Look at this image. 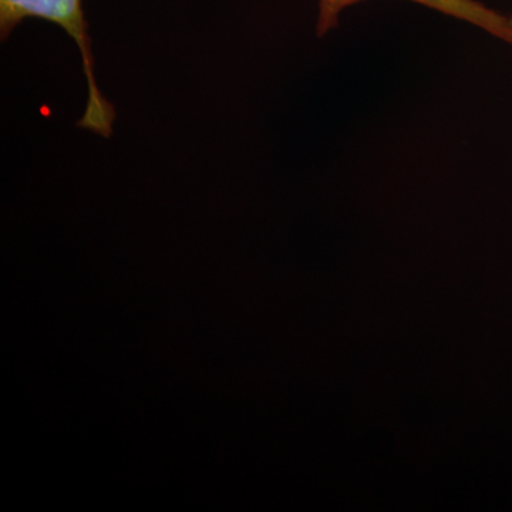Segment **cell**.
I'll list each match as a JSON object with an SVG mask.
<instances>
[{
    "label": "cell",
    "mask_w": 512,
    "mask_h": 512,
    "mask_svg": "<svg viewBox=\"0 0 512 512\" xmlns=\"http://www.w3.org/2000/svg\"><path fill=\"white\" fill-rule=\"evenodd\" d=\"M357 2H362V0H319L318 35H325L330 29L338 26L342 10ZM412 2L439 10L444 15L466 20L478 28L487 30L491 35L512 43L511 20L498 15L494 10L485 8L476 0H412Z\"/></svg>",
    "instance_id": "cell-2"
},
{
    "label": "cell",
    "mask_w": 512,
    "mask_h": 512,
    "mask_svg": "<svg viewBox=\"0 0 512 512\" xmlns=\"http://www.w3.org/2000/svg\"><path fill=\"white\" fill-rule=\"evenodd\" d=\"M45 19L60 26L79 47L83 70L86 74V111L79 126L94 131L103 137L111 136L114 113L113 106L104 99L96 77L92 55V40L89 26L84 18L82 0H0V33L2 39L9 37L12 30L25 19Z\"/></svg>",
    "instance_id": "cell-1"
},
{
    "label": "cell",
    "mask_w": 512,
    "mask_h": 512,
    "mask_svg": "<svg viewBox=\"0 0 512 512\" xmlns=\"http://www.w3.org/2000/svg\"><path fill=\"white\" fill-rule=\"evenodd\" d=\"M511 22H512V19H511Z\"/></svg>",
    "instance_id": "cell-3"
}]
</instances>
